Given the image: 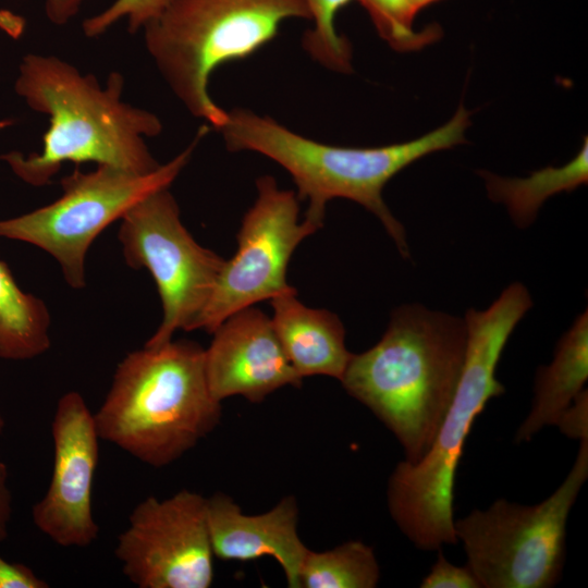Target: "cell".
Segmentation results:
<instances>
[{
	"mask_svg": "<svg viewBox=\"0 0 588 588\" xmlns=\"http://www.w3.org/2000/svg\"><path fill=\"white\" fill-rule=\"evenodd\" d=\"M522 283L510 284L485 310L465 314L467 346L462 372L437 436L422 458L400 462L388 485V504L401 531L419 549L457 542L453 500L457 465L477 416L504 393L495 372L517 323L531 308Z\"/></svg>",
	"mask_w": 588,
	"mask_h": 588,
	"instance_id": "obj_2",
	"label": "cell"
},
{
	"mask_svg": "<svg viewBox=\"0 0 588 588\" xmlns=\"http://www.w3.org/2000/svg\"><path fill=\"white\" fill-rule=\"evenodd\" d=\"M440 0H412L413 2V5L415 8V10L417 11V13L422 10L424 8L434 3V2H438Z\"/></svg>",
	"mask_w": 588,
	"mask_h": 588,
	"instance_id": "obj_29",
	"label": "cell"
},
{
	"mask_svg": "<svg viewBox=\"0 0 588 588\" xmlns=\"http://www.w3.org/2000/svg\"><path fill=\"white\" fill-rule=\"evenodd\" d=\"M114 554L139 588H208L215 555L206 498L189 490L163 500L146 498L132 511Z\"/></svg>",
	"mask_w": 588,
	"mask_h": 588,
	"instance_id": "obj_11",
	"label": "cell"
},
{
	"mask_svg": "<svg viewBox=\"0 0 588 588\" xmlns=\"http://www.w3.org/2000/svg\"><path fill=\"white\" fill-rule=\"evenodd\" d=\"M207 131L203 126L185 150L148 174L110 166H97L91 172L75 170L61 180L62 195L57 200L0 220V237L45 250L58 261L66 283L83 289L86 254L95 238L147 195L169 188Z\"/></svg>",
	"mask_w": 588,
	"mask_h": 588,
	"instance_id": "obj_8",
	"label": "cell"
},
{
	"mask_svg": "<svg viewBox=\"0 0 588 588\" xmlns=\"http://www.w3.org/2000/svg\"><path fill=\"white\" fill-rule=\"evenodd\" d=\"M4 426H5V422H4V418L0 412V434L2 433L3 429H4Z\"/></svg>",
	"mask_w": 588,
	"mask_h": 588,
	"instance_id": "obj_31",
	"label": "cell"
},
{
	"mask_svg": "<svg viewBox=\"0 0 588 588\" xmlns=\"http://www.w3.org/2000/svg\"><path fill=\"white\" fill-rule=\"evenodd\" d=\"M368 12L378 34L394 50H419L442 35L437 24L420 30L413 27L417 11L412 0H357Z\"/></svg>",
	"mask_w": 588,
	"mask_h": 588,
	"instance_id": "obj_20",
	"label": "cell"
},
{
	"mask_svg": "<svg viewBox=\"0 0 588 588\" xmlns=\"http://www.w3.org/2000/svg\"><path fill=\"white\" fill-rule=\"evenodd\" d=\"M556 426L569 438L588 439V392L583 390L562 414Z\"/></svg>",
	"mask_w": 588,
	"mask_h": 588,
	"instance_id": "obj_24",
	"label": "cell"
},
{
	"mask_svg": "<svg viewBox=\"0 0 588 588\" xmlns=\"http://www.w3.org/2000/svg\"><path fill=\"white\" fill-rule=\"evenodd\" d=\"M207 525L213 555L224 561L273 558L286 584L299 587V574L308 548L297 532L298 507L294 497L283 498L262 514H245L223 493L206 498Z\"/></svg>",
	"mask_w": 588,
	"mask_h": 588,
	"instance_id": "obj_14",
	"label": "cell"
},
{
	"mask_svg": "<svg viewBox=\"0 0 588 588\" xmlns=\"http://www.w3.org/2000/svg\"><path fill=\"white\" fill-rule=\"evenodd\" d=\"M169 0H115L108 9L83 22L87 37L103 34L115 22L127 17L128 32L136 33L146 23L158 16Z\"/></svg>",
	"mask_w": 588,
	"mask_h": 588,
	"instance_id": "obj_22",
	"label": "cell"
},
{
	"mask_svg": "<svg viewBox=\"0 0 588 588\" xmlns=\"http://www.w3.org/2000/svg\"><path fill=\"white\" fill-rule=\"evenodd\" d=\"M421 588H481L468 565L450 563L439 551L438 559L429 574L422 579Z\"/></svg>",
	"mask_w": 588,
	"mask_h": 588,
	"instance_id": "obj_23",
	"label": "cell"
},
{
	"mask_svg": "<svg viewBox=\"0 0 588 588\" xmlns=\"http://www.w3.org/2000/svg\"><path fill=\"white\" fill-rule=\"evenodd\" d=\"M588 379V313H581L559 340L553 360L539 366L529 414L516 442L529 441L546 426H556L562 414L585 390Z\"/></svg>",
	"mask_w": 588,
	"mask_h": 588,
	"instance_id": "obj_16",
	"label": "cell"
},
{
	"mask_svg": "<svg viewBox=\"0 0 588 588\" xmlns=\"http://www.w3.org/2000/svg\"><path fill=\"white\" fill-rule=\"evenodd\" d=\"M84 0H45L46 14L57 25L66 24L79 10Z\"/></svg>",
	"mask_w": 588,
	"mask_h": 588,
	"instance_id": "obj_27",
	"label": "cell"
},
{
	"mask_svg": "<svg viewBox=\"0 0 588 588\" xmlns=\"http://www.w3.org/2000/svg\"><path fill=\"white\" fill-rule=\"evenodd\" d=\"M51 433V479L44 497L33 506V522L60 547L86 548L99 535L93 488L100 438L94 413L78 392H66L59 399Z\"/></svg>",
	"mask_w": 588,
	"mask_h": 588,
	"instance_id": "obj_12",
	"label": "cell"
},
{
	"mask_svg": "<svg viewBox=\"0 0 588 588\" xmlns=\"http://www.w3.org/2000/svg\"><path fill=\"white\" fill-rule=\"evenodd\" d=\"M466 346L464 319L406 304L392 313L376 345L352 354L340 381L396 437L405 461L416 463L450 406Z\"/></svg>",
	"mask_w": 588,
	"mask_h": 588,
	"instance_id": "obj_3",
	"label": "cell"
},
{
	"mask_svg": "<svg viewBox=\"0 0 588 588\" xmlns=\"http://www.w3.org/2000/svg\"><path fill=\"white\" fill-rule=\"evenodd\" d=\"M352 0H305L315 25L303 37V47L321 65L348 74L352 69V46L336 32L338 12Z\"/></svg>",
	"mask_w": 588,
	"mask_h": 588,
	"instance_id": "obj_21",
	"label": "cell"
},
{
	"mask_svg": "<svg viewBox=\"0 0 588 588\" xmlns=\"http://www.w3.org/2000/svg\"><path fill=\"white\" fill-rule=\"evenodd\" d=\"M220 417L221 402L207 381L205 350L186 340L128 353L94 413L100 440L152 467L179 460Z\"/></svg>",
	"mask_w": 588,
	"mask_h": 588,
	"instance_id": "obj_5",
	"label": "cell"
},
{
	"mask_svg": "<svg viewBox=\"0 0 588 588\" xmlns=\"http://www.w3.org/2000/svg\"><path fill=\"white\" fill-rule=\"evenodd\" d=\"M49 584L39 578L29 567L10 563L0 556V588H48Z\"/></svg>",
	"mask_w": 588,
	"mask_h": 588,
	"instance_id": "obj_25",
	"label": "cell"
},
{
	"mask_svg": "<svg viewBox=\"0 0 588 588\" xmlns=\"http://www.w3.org/2000/svg\"><path fill=\"white\" fill-rule=\"evenodd\" d=\"M12 124H13L12 120H9V119L0 120V130L5 128V127H8V126H10Z\"/></svg>",
	"mask_w": 588,
	"mask_h": 588,
	"instance_id": "obj_30",
	"label": "cell"
},
{
	"mask_svg": "<svg viewBox=\"0 0 588 588\" xmlns=\"http://www.w3.org/2000/svg\"><path fill=\"white\" fill-rule=\"evenodd\" d=\"M588 477V439L561 486L535 505L499 499L454 522L467 565L483 588H550L565 560L569 511Z\"/></svg>",
	"mask_w": 588,
	"mask_h": 588,
	"instance_id": "obj_7",
	"label": "cell"
},
{
	"mask_svg": "<svg viewBox=\"0 0 588 588\" xmlns=\"http://www.w3.org/2000/svg\"><path fill=\"white\" fill-rule=\"evenodd\" d=\"M24 17L9 10L0 9V29L13 39H19L25 30Z\"/></svg>",
	"mask_w": 588,
	"mask_h": 588,
	"instance_id": "obj_28",
	"label": "cell"
},
{
	"mask_svg": "<svg viewBox=\"0 0 588 588\" xmlns=\"http://www.w3.org/2000/svg\"><path fill=\"white\" fill-rule=\"evenodd\" d=\"M380 577L372 548L352 540L333 549L308 550L299 574L301 588H373Z\"/></svg>",
	"mask_w": 588,
	"mask_h": 588,
	"instance_id": "obj_19",
	"label": "cell"
},
{
	"mask_svg": "<svg viewBox=\"0 0 588 588\" xmlns=\"http://www.w3.org/2000/svg\"><path fill=\"white\" fill-rule=\"evenodd\" d=\"M478 174L485 180L489 198L505 205L516 226L527 228L549 197L587 184L588 137H584L577 155L562 167H547L527 177H503L482 170Z\"/></svg>",
	"mask_w": 588,
	"mask_h": 588,
	"instance_id": "obj_17",
	"label": "cell"
},
{
	"mask_svg": "<svg viewBox=\"0 0 588 588\" xmlns=\"http://www.w3.org/2000/svg\"><path fill=\"white\" fill-rule=\"evenodd\" d=\"M124 78L112 72L101 87L93 74L52 56L27 54L19 66L15 91L35 111L49 118L39 152L11 151L0 156L33 186L51 182L64 162H95L136 174L161 164L145 137L162 131L152 112L122 100Z\"/></svg>",
	"mask_w": 588,
	"mask_h": 588,
	"instance_id": "obj_1",
	"label": "cell"
},
{
	"mask_svg": "<svg viewBox=\"0 0 588 588\" xmlns=\"http://www.w3.org/2000/svg\"><path fill=\"white\" fill-rule=\"evenodd\" d=\"M50 314L40 298L23 292L0 260V358L26 360L50 348Z\"/></svg>",
	"mask_w": 588,
	"mask_h": 588,
	"instance_id": "obj_18",
	"label": "cell"
},
{
	"mask_svg": "<svg viewBox=\"0 0 588 588\" xmlns=\"http://www.w3.org/2000/svg\"><path fill=\"white\" fill-rule=\"evenodd\" d=\"M12 517V493L9 486V471L7 465L0 461V542L9 535V525Z\"/></svg>",
	"mask_w": 588,
	"mask_h": 588,
	"instance_id": "obj_26",
	"label": "cell"
},
{
	"mask_svg": "<svg viewBox=\"0 0 588 588\" xmlns=\"http://www.w3.org/2000/svg\"><path fill=\"white\" fill-rule=\"evenodd\" d=\"M471 112L462 103L444 125L409 142L381 147H342L294 133L269 117L246 109L228 111L219 130L230 151L259 152L293 177L297 198L308 200L305 219L322 225L327 203L346 198L372 212L393 238L403 258L409 248L404 226L382 198L385 184L416 160L464 144Z\"/></svg>",
	"mask_w": 588,
	"mask_h": 588,
	"instance_id": "obj_4",
	"label": "cell"
},
{
	"mask_svg": "<svg viewBox=\"0 0 588 588\" xmlns=\"http://www.w3.org/2000/svg\"><path fill=\"white\" fill-rule=\"evenodd\" d=\"M118 237L125 262L150 272L161 299V323L145 346L172 341L176 330L192 331L225 260L193 238L168 188L135 204L122 217Z\"/></svg>",
	"mask_w": 588,
	"mask_h": 588,
	"instance_id": "obj_9",
	"label": "cell"
},
{
	"mask_svg": "<svg viewBox=\"0 0 588 588\" xmlns=\"http://www.w3.org/2000/svg\"><path fill=\"white\" fill-rule=\"evenodd\" d=\"M205 350V369L212 395L222 401L241 395L259 403L302 378L287 359L271 318L253 306L228 317Z\"/></svg>",
	"mask_w": 588,
	"mask_h": 588,
	"instance_id": "obj_13",
	"label": "cell"
},
{
	"mask_svg": "<svg viewBox=\"0 0 588 588\" xmlns=\"http://www.w3.org/2000/svg\"><path fill=\"white\" fill-rule=\"evenodd\" d=\"M257 198L245 213L237 250L225 260L211 296L193 330L212 333L228 317L254 304L295 290L286 270L298 244L319 228L298 221V198L265 175L256 181Z\"/></svg>",
	"mask_w": 588,
	"mask_h": 588,
	"instance_id": "obj_10",
	"label": "cell"
},
{
	"mask_svg": "<svg viewBox=\"0 0 588 588\" xmlns=\"http://www.w3.org/2000/svg\"><path fill=\"white\" fill-rule=\"evenodd\" d=\"M290 19H310L305 0H169L143 28L172 91L194 117L220 130L228 111L209 95L210 75L255 53Z\"/></svg>",
	"mask_w": 588,
	"mask_h": 588,
	"instance_id": "obj_6",
	"label": "cell"
},
{
	"mask_svg": "<svg viewBox=\"0 0 588 588\" xmlns=\"http://www.w3.org/2000/svg\"><path fill=\"white\" fill-rule=\"evenodd\" d=\"M270 301L273 328L297 375L302 379L320 375L341 380L352 353L345 346V329L339 317L305 306L295 290Z\"/></svg>",
	"mask_w": 588,
	"mask_h": 588,
	"instance_id": "obj_15",
	"label": "cell"
}]
</instances>
